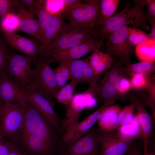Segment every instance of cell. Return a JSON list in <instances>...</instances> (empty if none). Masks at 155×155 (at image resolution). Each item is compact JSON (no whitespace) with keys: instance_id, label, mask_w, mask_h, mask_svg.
I'll return each instance as SVG.
<instances>
[{"instance_id":"cell-1","label":"cell","mask_w":155,"mask_h":155,"mask_svg":"<svg viewBox=\"0 0 155 155\" xmlns=\"http://www.w3.org/2000/svg\"><path fill=\"white\" fill-rule=\"evenodd\" d=\"M64 132L61 128L49 122L17 144H20L31 152L29 154L51 155L57 151L61 153L62 139Z\"/></svg>"},{"instance_id":"cell-16","label":"cell","mask_w":155,"mask_h":155,"mask_svg":"<svg viewBox=\"0 0 155 155\" xmlns=\"http://www.w3.org/2000/svg\"><path fill=\"white\" fill-rule=\"evenodd\" d=\"M0 100L3 102H17L25 106L29 102L23 88L6 73L0 76Z\"/></svg>"},{"instance_id":"cell-28","label":"cell","mask_w":155,"mask_h":155,"mask_svg":"<svg viewBox=\"0 0 155 155\" xmlns=\"http://www.w3.org/2000/svg\"><path fill=\"white\" fill-rule=\"evenodd\" d=\"M119 0H101L100 3L99 24L101 30L119 7Z\"/></svg>"},{"instance_id":"cell-21","label":"cell","mask_w":155,"mask_h":155,"mask_svg":"<svg viewBox=\"0 0 155 155\" xmlns=\"http://www.w3.org/2000/svg\"><path fill=\"white\" fill-rule=\"evenodd\" d=\"M16 15L19 20V30L32 36L41 42L43 39L38 19H36L22 4L17 7Z\"/></svg>"},{"instance_id":"cell-30","label":"cell","mask_w":155,"mask_h":155,"mask_svg":"<svg viewBox=\"0 0 155 155\" xmlns=\"http://www.w3.org/2000/svg\"><path fill=\"white\" fill-rule=\"evenodd\" d=\"M59 63V65L53 69L59 90L66 85L68 80L71 79L70 70L67 61Z\"/></svg>"},{"instance_id":"cell-11","label":"cell","mask_w":155,"mask_h":155,"mask_svg":"<svg viewBox=\"0 0 155 155\" xmlns=\"http://www.w3.org/2000/svg\"><path fill=\"white\" fill-rule=\"evenodd\" d=\"M115 101V100L111 99L104 102L100 107L84 120L65 132L62 139L63 148L79 139L89 131L100 119L104 109L114 104Z\"/></svg>"},{"instance_id":"cell-40","label":"cell","mask_w":155,"mask_h":155,"mask_svg":"<svg viewBox=\"0 0 155 155\" xmlns=\"http://www.w3.org/2000/svg\"><path fill=\"white\" fill-rule=\"evenodd\" d=\"M131 88L130 80L125 77L122 76L119 81L117 94L121 95L124 94L128 92Z\"/></svg>"},{"instance_id":"cell-12","label":"cell","mask_w":155,"mask_h":155,"mask_svg":"<svg viewBox=\"0 0 155 155\" xmlns=\"http://www.w3.org/2000/svg\"><path fill=\"white\" fill-rule=\"evenodd\" d=\"M100 155H125L135 141L124 138L117 130L106 132L100 129Z\"/></svg>"},{"instance_id":"cell-43","label":"cell","mask_w":155,"mask_h":155,"mask_svg":"<svg viewBox=\"0 0 155 155\" xmlns=\"http://www.w3.org/2000/svg\"><path fill=\"white\" fill-rule=\"evenodd\" d=\"M145 5L147 7V16L151 19H155V0H144Z\"/></svg>"},{"instance_id":"cell-5","label":"cell","mask_w":155,"mask_h":155,"mask_svg":"<svg viewBox=\"0 0 155 155\" xmlns=\"http://www.w3.org/2000/svg\"><path fill=\"white\" fill-rule=\"evenodd\" d=\"M46 58L39 55L37 61L32 69L29 86L43 96L52 105V99L55 98L59 90L53 69Z\"/></svg>"},{"instance_id":"cell-13","label":"cell","mask_w":155,"mask_h":155,"mask_svg":"<svg viewBox=\"0 0 155 155\" xmlns=\"http://www.w3.org/2000/svg\"><path fill=\"white\" fill-rule=\"evenodd\" d=\"M94 97L92 93L87 90L73 95L70 103L65 105V115L61 120V125L64 132L78 123L81 113L85 108H87L90 100Z\"/></svg>"},{"instance_id":"cell-19","label":"cell","mask_w":155,"mask_h":155,"mask_svg":"<svg viewBox=\"0 0 155 155\" xmlns=\"http://www.w3.org/2000/svg\"><path fill=\"white\" fill-rule=\"evenodd\" d=\"M7 43L12 48L31 58L33 63L36 62L39 57V45L34 41L24 37L13 32H3Z\"/></svg>"},{"instance_id":"cell-2","label":"cell","mask_w":155,"mask_h":155,"mask_svg":"<svg viewBox=\"0 0 155 155\" xmlns=\"http://www.w3.org/2000/svg\"><path fill=\"white\" fill-rule=\"evenodd\" d=\"M133 1L135 4L133 7H131L128 2H126L122 10L113 15L106 22L102 28L98 33L102 42L107 33L128 25L147 31L150 29V26L147 22L151 19L145 14L143 10L145 6L144 0Z\"/></svg>"},{"instance_id":"cell-29","label":"cell","mask_w":155,"mask_h":155,"mask_svg":"<svg viewBox=\"0 0 155 155\" xmlns=\"http://www.w3.org/2000/svg\"><path fill=\"white\" fill-rule=\"evenodd\" d=\"M155 63L140 61L139 62L130 64L123 67L125 75H130L137 73L149 75L155 70Z\"/></svg>"},{"instance_id":"cell-38","label":"cell","mask_w":155,"mask_h":155,"mask_svg":"<svg viewBox=\"0 0 155 155\" xmlns=\"http://www.w3.org/2000/svg\"><path fill=\"white\" fill-rule=\"evenodd\" d=\"M125 155H144V147L142 139L135 141Z\"/></svg>"},{"instance_id":"cell-34","label":"cell","mask_w":155,"mask_h":155,"mask_svg":"<svg viewBox=\"0 0 155 155\" xmlns=\"http://www.w3.org/2000/svg\"><path fill=\"white\" fill-rule=\"evenodd\" d=\"M135 108L134 105L132 103L121 108L118 118L119 127L127 124L131 121Z\"/></svg>"},{"instance_id":"cell-35","label":"cell","mask_w":155,"mask_h":155,"mask_svg":"<svg viewBox=\"0 0 155 155\" xmlns=\"http://www.w3.org/2000/svg\"><path fill=\"white\" fill-rule=\"evenodd\" d=\"M147 75L142 73L133 75L130 80L131 88L137 90L146 88L151 82L147 78Z\"/></svg>"},{"instance_id":"cell-20","label":"cell","mask_w":155,"mask_h":155,"mask_svg":"<svg viewBox=\"0 0 155 155\" xmlns=\"http://www.w3.org/2000/svg\"><path fill=\"white\" fill-rule=\"evenodd\" d=\"M126 99L131 102L137 111V115L141 131L144 155L147 152L149 141L152 136V119L140 99L131 96L126 98L125 100Z\"/></svg>"},{"instance_id":"cell-46","label":"cell","mask_w":155,"mask_h":155,"mask_svg":"<svg viewBox=\"0 0 155 155\" xmlns=\"http://www.w3.org/2000/svg\"><path fill=\"white\" fill-rule=\"evenodd\" d=\"M144 155H155V151H150Z\"/></svg>"},{"instance_id":"cell-39","label":"cell","mask_w":155,"mask_h":155,"mask_svg":"<svg viewBox=\"0 0 155 155\" xmlns=\"http://www.w3.org/2000/svg\"><path fill=\"white\" fill-rule=\"evenodd\" d=\"M61 7L62 12L67 11L82 5L81 0H59Z\"/></svg>"},{"instance_id":"cell-14","label":"cell","mask_w":155,"mask_h":155,"mask_svg":"<svg viewBox=\"0 0 155 155\" xmlns=\"http://www.w3.org/2000/svg\"><path fill=\"white\" fill-rule=\"evenodd\" d=\"M119 63L114 65L106 74L100 84L96 95L98 99L104 102L114 99L117 96L120 79L124 75L123 67Z\"/></svg>"},{"instance_id":"cell-15","label":"cell","mask_w":155,"mask_h":155,"mask_svg":"<svg viewBox=\"0 0 155 155\" xmlns=\"http://www.w3.org/2000/svg\"><path fill=\"white\" fill-rule=\"evenodd\" d=\"M49 122L40 111L29 101L25 106V117L22 130L13 144H16L36 132Z\"/></svg>"},{"instance_id":"cell-50","label":"cell","mask_w":155,"mask_h":155,"mask_svg":"<svg viewBox=\"0 0 155 155\" xmlns=\"http://www.w3.org/2000/svg\"><path fill=\"white\" fill-rule=\"evenodd\" d=\"M59 155H64V154H63L62 153H61V154Z\"/></svg>"},{"instance_id":"cell-25","label":"cell","mask_w":155,"mask_h":155,"mask_svg":"<svg viewBox=\"0 0 155 155\" xmlns=\"http://www.w3.org/2000/svg\"><path fill=\"white\" fill-rule=\"evenodd\" d=\"M135 55L140 61L154 63L155 61V40L149 39L135 46Z\"/></svg>"},{"instance_id":"cell-44","label":"cell","mask_w":155,"mask_h":155,"mask_svg":"<svg viewBox=\"0 0 155 155\" xmlns=\"http://www.w3.org/2000/svg\"><path fill=\"white\" fill-rule=\"evenodd\" d=\"M149 21L151 30L150 34H148L149 39L155 40V19H150Z\"/></svg>"},{"instance_id":"cell-18","label":"cell","mask_w":155,"mask_h":155,"mask_svg":"<svg viewBox=\"0 0 155 155\" xmlns=\"http://www.w3.org/2000/svg\"><path fill=\"white\" fill-rule=\"evenodd\" d=\"M66 61L70 70L71 81L77 85L86 83L91 85L97 83L99 76L96 74L86 59Z\"/></svg>"},{"instance_id":"cell-45","label":"cell","mask_w":155,"mask_h":155,"mask_svg":"<svg viewBox=\"0 0 155 155\" xmlns=\"http://www.w3.org/2000/svg\"><path fill=\"white\" fill-rule=\"evenodd\" d=\"M8 155H24L18 150V148L14 146L10 150Z\"/></svg>"},{"instance_id":"cell-3","label":"cell","mask_w":155,"mask_h":155,"mask_svg":"<svg viewBox=\"0 0 155 155\" xmlns=\"http://www.w3.org/2000/svg\"><path fill=\"white\" fill-rule=\"evenodd\" d=\"M87 3L69 10L62 12L63 18L87 31L98 34L100 0H90Z\"/></svg>"},{"instance_id":"cell-41","label":"cell","mask_w":155,"mask_h":155,"mask_svg":"<svg viewBox=\"0 0 155 155\" xmlns=\"http://www.w3.org/2000/svg\"><path fill=\"white\" fill-rule=\"evenodd\" d=\"M22 4L27 10L35 18L37 17L36 7V0H21Z\"/></svg>"},{"instance_id":"cell-22","label":"cell","mask_w":155,"mask_h":155,"mask_svg":"<svg viewBox=\"0 0 155 155\" xmlns=\"http://www.w3.org/2000/svg\"><path fill=\"white\" fill-rule=\"evenodd\" d=\"M61 13V9L54 13L53 18L46 30L39 45V53L53 42L67 27L68 23L64 21Z\"/></svg>"},{"instance_id":"cell-7","label":"cell","mask_w":155,"mask_h":155,"mask_svg":"<svg viewBox=\"0 0 155 155\" xmlns=\"http://www.w3.org/2000/svg\"><path fill=\"white\" fill-rule=\"evenodd\" d=\"M33 61L30 57L8 50L6 73L21 87L29 85L31 80Z\"/></svg>"},{"instance_id":"cell-49","label":"cell","mask_w":155,"mask_h":155,"mask_svg":"<svg viewBox=\"0 0 155 155\" xmlns=\"http://www.w3.org/2000/svg\"><path fill=\"white\" fill-rule=\"evenodd\" d=\"M24 155H36V154H24Z\"/></svg>"},{"instance_id":"cell-23","label":"cell","mask_w":155,"mask_h":155,"mask_svg":"<svg viewBox=\"0 0 155 155\" xmlns=\"http://www.w3.org/2000/svg\"><path fill=\"white\" fill-rule=\"evenodd\" d=\"M121 108L119 105L112 104L106 108L98 121L97 125L102 131L109 132L117 129L118 116Z\"/></svg>"},{"instance_id":"cell-10","label":"cell","mask_w":155,"mask_h":155,"mask_svg":"<svg viewBox=\"0 0 155 155\" xmlns=\"http://www.w3.org/2000/svg\"><path fill=\"white\" fill-rule=\"evenodd\" d=\"M102 43L101 38L88 41L60 50L44 51L39 54L45 57L50 64L55 62L75 60L99 49Z\"/></svg>"},{"instance_id":"cell-31","label":"cell","mask_w":155,"mask_h":155,"mask_svg":"<svg viewBox=\"0 0 155 155\" xmlns=\"http://www.w3.org/2000/svg\"><path fill=\"white\" fill-rule=\"evenodd\" d=\"M77 85L75 82L71 81L59 89L55 97L57 102L65 105L69 104L72 99L74 89Z\"/></svg>"},{"instance_id":"cell-6","label":"cell","mask_w":155,"mask_h":155,"mask_svg":"<svg viewBox=\"0 0 155 155\" xmlns=\"http://www.w3.org/2000/svg\"><path fill=\"white\" fill-rule=\"evenodd\" d=\"M128 26H123L107 33L106 52L111 56L117 57L125 66L131 64V57L134 52L133 46L127 40Z\"/></svg>"},{"instance_id":"cell-47","label":"cell","mask_w":155,"mask_h":155,"mask_svg":"<svg viewBox=\"0 0 155 155\" xmlns=\"http://www.w3.org/2000/svg\"><path fill=\"white\" fill-rule=\"evenodd\" d=\"M89 87H92L94 89V90H95V92H96V90H95V89H94V87H92V86H90ZM96 101H97V100H96ZM97 104V101H96V104H95V106H94V107H93V108H93L95 107L96 106Z\"/></svg>"},{"instance_id":"cell-42","label":"cell","mask_w":155,"mask_h":155,"mask_svg":"<svg viewBox=\"0 0 155 155\" xmlns=\"http://www.w3.org/2000/svg\"><path fill=\"white\" fill-rule=\"evenodd\" d=\"M3 139H0V155H8L14 145L10 142L4 141Z\"/></svg>"},{"instance_id":"cell-32","label":"cell","mask_w":155,"mask_h":155,"mask_svg":"<svg viewBox=\"0 0 155 155\" xmlns=\"http://www.w3.org/2000/svg\"><path fill=\"white\" fill-rule=\"evenodd\" d=\"M149 39L148 34L143 31L134 27H128L127 40L134 46Z\"/></svg>"},{"instance_id":"cell-17","label":"cell","mask_w":155,"mask_h":155,"mask_svg":"<svg viewBox=\"0 0 155 155\" xmlns=\"http://www.w3.org/2000/svg\"><path fill=\"white\" fill-rule=\"evenodd\" d=\"M23 88L29 102L40 111L46 119L53 125L62 129L61 120L54 110L50 102L34 88L28 86Z\"/></svg>"},{"instance_id":"cell-48","label":"cell","mask_w":155,"mask_h":155,"mask_svg":"<svg viewBox=\"0 0 155 155\" xmlns=\"http://www.w3.org/2000/svg\"><path fill=\"white\" fill-rule=\"evenodd\" d=\"M2 102L1 100H0V106L1 104L3 103Z\"/></svg>"},{"instance_id":"cell-36","label":"cell","mask_w":155,"mask_h":155,"mask_svg":"<svg viewBox=\"0 0 155 155\" xmlns=\"http://www.w3.org/2000/svg\"><path fill=\"white\" fill-rule=\"evenodd\" d=\"M20 0H0V17L1 18L6 14L15 13Z\"/></svg>"},{"instance_id":"cell-27","label":"cell","mask_w":155,"mask_h":155,"mask_svg":"<svg viewBox=\"0 0 155 155\" xmlns=\"http://www.w3.org/2000/svg\"><path fill=\"white\" fill-rule=\"evenodd\" d=\"M36 7L38 19L43 38L44 33L53 18L54 13L47 9L46 0H36Z\"/></svg>"},{"instance_id":"cell-37","label":"cell","mask_w":155,"mask_h":155,"mask_svg":"<svg viewBox=\"0 0 155 155\" xmlns=\"http://www.w3.org/2000/svg\"><path fill=\"white\" fill-rule=\"evenodd\" d=\"M7 51L4 41L0 38V76L6 73Z\"/></svg>"},{"instance_id":"cell-4","label":"cell","mask_w":155,"mask_h":155,"mask_svg":"<svg viewBox=\"0 0 155 155\" xmlns=\"http://www.w3.org/2000/svg\"><path fill=\"white\" fill-rule=\"evenodd\" d=\"M25 106L20 104L3 102L0 106V139L7 137L12 143L19 137L25 117Z\"/></svg>"},{"instance_id":"cell-26","label":"cell","mask_w":155,"mask_h":155,"mask_svg":"<svg viewBox=\"0 0 155 155\" xmlns=\"http://www.w3.org/2000/svg\"><path fill=\"white\" fill-rule=\"evenodd\" d=\"M117 130L120 135L127 140L135 141L142 139L141 128L137 114L129 123L120 126Z\"/></svg>"},{"instance_id":"cell-9","label":"cell","mask_w":155,"mask_h":155,"mask_svg":"<svg viewBox=\"0 0 155 155\" xmlns=\"http://www.w3.org/2000/svg\"><path fill=\"white\" fill-rule=\"evenodd\" d=\"M100 129L94 125L80 138L64 147V155H100Z\"/></svg>"},{"instance_id":"cell-8","label":"cell","mask_w":155,"mask_h":155,"mask_svg":"<svg viewBox=\"0 0 155 155\" xmlns=\"http://www.w3.org/2000/svg\"><path fill=\"white\" fill-rule=\"evenodd\" d=\"M99 38L98 34L87 31L69 23L55 41L42 52L63 50Z\"/></svg>"},{"instance_id":"cell-24","label":"cell","mask_w":155,"mask_h":155,"mask_svg":"<svg viewBox=\"0 0 155 155\" xmlns=\"http://www.w3.org/2000/svg\"><path fill=\"white\" fill-rule=\"evenodd\" d=\"M96 74L99 76L112 65L113 61L112 56L99 49L94 50L86 58Z\"/></svg>"},{"instance_id":"cell-33","label":"cell","mask_w":155,"mask_h":155,"mask_svg":"<svg viewBox=\"0 0 155 155\" xmlns=\"http://www.w3.org/2000/svg\"><path fill=\"white\" fill-rule=\"evenodd\" d=\"M1 26L3 32L11 31L19 29V20L15 13L7 14L1 18Z\"/></svg>"}]
</instances>
